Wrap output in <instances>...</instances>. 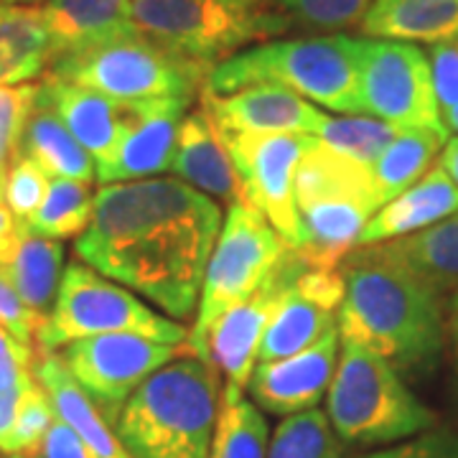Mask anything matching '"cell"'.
Returning a JSON list of instances; mask_svg holds the SVG:
<instances>
[{"instance_id":"17","label":"cell","mask_w":458,"mask_h":458,"mask_svg":"<svg viewBox=\"0 0 458 458\" xmlns=\"http://www.w3.org/2000/svg\"><path fill=\"white\" fill-rule=\"evenodd\" d=\"M191 102L158 99L143 105H123V132L113 161L98 171L102 183L140 181L171 171L181 120Z\"/></svg>"},{"instance_id":"7","label":"cell","mask_w":458,"mask_h":458,"mask_svg":"<svg viewBox=\"0 0 458 458\" xmlns=\"http://www.w3.org/2000/svg\"><path fill=\"white\" fill-rule=\"evenodd\" d=\"M209 72V66L132 29L89 49L51 59L44 77L82 84L120 105H143L158 99L194 102Z\"/></svg>"},{"instance_id":"9","label":"cell","mask_w":458,"mask_h":458,"mask_svg":"<svg viewBox=\"0 0 458 458\" xmlns=\"http://www.w3.org/2000/svg\"><path fill=\"white\" fill-rule=\"evenodd\" d=\"M288 252L291 247L252 204H229L209 255L197 318L186 336L183 352L207 360V339L216 318L255 293L278 270Z\"/></svg>"},{"instance_id":"12","label":"cell","mask_w":458,"mask_h":458,"mask_svg":"<svg viewBox=\"0 0 458 458\" xmlns=\"http://www.w3.org/2000/svg\"><path fill=\"white\" fill-rule=\"evenodd\" d=\"M183 352V344H164L140 334H102L66 344L62 361L66 372L114 426L131 394Z\"/></svg>"},{"instance_id":"19","label":"cell","mask_w":458,"mask_h":458,"mask_svg":"<svg viewBox=\"0 0 458 458\" xmlns=\"http://www.w3.org/2000/svg\"><path fill=\"white\" fill-rule=\"evenodd\" d=\"M171 171L176 174V179L207 197L225 199L227 204L245 201L242 181L229 156L225 135L204 105L186 113L181 120Z\"/></svg>"},{"instance_id":"28","label":"cell","mask_w":458,"mask_h":458,"mask_svg":"<svg viewBox=\"0 0 458 458\" xmlns=\"http://www.w3.org/2000/svg\"><path fill=\"white\" fill-rule=\"evenodd\" d=\"M51 41L41 8L3 5L0 8V87L29 84L47 74Z\"/></svg>"},{"instance_id":"24","label":"cell","mask_w":458,"mask_h":458,"mask_svg":"<svg viewBox=\"0 0 458 458\" xmlns=\"http://www.w3.org/2000/svg\"><path fill=\"white\" fill-rule=\"evenodd\" d=\"M360 31L405 44L451 41L458 38V0H372Z\"/></svg>"},{"instance_id":"15","label":"cell","mask_w":458,"mask_h":458,"mask_svg":"<svg viewBox=\"0 0 458 458\" xmlns=\"http://www.w3.org/2000/svg\"><path fill=\"white\" fill-rule=\"evenodd\" d=\"M344 298L339 267L306 265L273 313L262 336L258 361H273L309 349L331 328H336V311Z\"/></svg>"},{"instance_id":"40","label":"cell","mask_w":458,"mask_h":458,"mask_svg":"<svg viewBox=\"0 0 458 458\" xmlns=\"http://www.w3.org/2000/svg\"><path fill=\"white\" fill-rule=\"evenodd\" d=\"M428 62L441 114L448 113L458 107V38L433 44L428 51Z\"/></svg>"},{"instance_id":"5","label":"cell","mask_w":458,"mask_h":458,"mask_svg":"<svg viewBox=\"0 0 458 458\" xmlns=\"http://www.w3.org/2000/svg\"><path fill=\"white\" fill-rule=\"evenodd\" d=\"M379 199L372 168L352 161L316 135L295 171V212L303 242L295 250L313 267H339L360 247Z\"/></svg>"},{"instance_id":"20","label":"cell","mask_w":458,"mask_h":458,"mask_svg":"<svg viewBox=\"0 0 458 458\" xmlns=\"http://www.w3.org/2000/svg\"><path fill=\"white\" fill-rule=\"evenodd\" d=\"M38 99H44L62 117L66 131L92 156L95 168L102 171L113 161L114 148L123 132V105L87 89L82 84L44 77L38 84Z\"/></svg>"},{"instance_id":"16","label":"cell","mask_w":458,"mask_h":458,"mask_svg":"<svg viewBox=\"0 0 458 458\" xmlns=\"http://www.w3.org/2000/svg\"><path fill=\"white\" fill-rule=\"evenodd\" d=\"M339 328H331L318 342L298 354L258 361L247 385L252 403L280 418L313 410L328 393L339 361Z\"/></svg>"},{"instance_id":"1","label":"cell","mask_w":458,"mask_h":458,"mask_svg":"<svg viewBox=\"0 0 458 458\" xmlns=\"http://www.w3.org/2000/svg\"><path fill=\"white\" fill-rule=\"evenodd\" d=\"M222 207L181 179L102 183L92 222L74 242L99 276L140 293L174 321L199 309Z\"/></svg>"},{"instance_id":"47","label":"cell","mask_w":458,"mask_h":458,"mask_svg":"<svg viewBox=\"0 0 458 458\" xmlns=\"http://www.w3.org/2000/svg\"><path fill=\"white\" fill-rule=\"evenodd\" d=\"M5 3H11V5H29V3H38V0H5Z\"/></svg>"},{"instance_id":"35","label":"cell","mask_w":458,"mask_h":458,"mask_svg":"<svg viewBox=\"0 0 458 458\" xmlns=\"http://www.w3.org/2000/svg\"><path fill=\"white\" fill-rule=\"evenodd\" d=\"M283 8L295 23L318 31H342L360 26L372 0H270Z\"/></svg>"},{"instance_id":"34","label":"cell","mask_w":458,"mask_h":458,"mask_svg":"<svg viewBox=\"0 0 458 458\" xmlns=\"http://www.w3.org/2000/svg\"><path fill=\"white\" fill-rule=\"evenodd\" d=\"M38 84H16L0 87V201L5 191V179L11 165L21 156V140L26 123L36 107Z\"/></svg>"},{"instance_id":"23","label":"cell","mask_w":458,"mask_h":458,"mask_svg":"<svg viewBox=\"0 0 458 458\" xmlns=\"http://www.w3.org/2000/svg\"><path fill=\"white\" fill-rule=\"evenodd\" d=\"M36 379L47 390L51 405L56 410V418H62L66 426H72L84 443L98 454V458H132V454L120 441L107 418L98 410V405L84 394V390L74 382V377L66 372L64 361L56 352H44L36 357Z\"/></svg>"},{"instance_id":"11","label":"cell","mask_w":458,"mask_h":458,"mask_svg":"<svg viewBox=\"0 0 458 458\" xmlns=\"http://www.w3.org/2000/svg\"><path fill=\"white\" fill-rule=\"evenodd\" d=\"M360 89L364 113L403 131H436L448 135L433 92L428 54L415 44L361 38Z\"/></svg>"},{"instance_id":"18","label":"cell","mask_w":458,"mask_h":458,"mask_svg":"<svg viewBox=\"0 0 458 458\" xmlns=\"http://www.w3.org/2000/svg\"><path fill=\"white\" fill-rule=\"evenodd\" d=\"M201 105L222 132H295L316 135L321 110L280 84H250L232 95L201 89Z\"/></svg>"},{"instance_id":"21","label":"cell","mask_w":458,"mask_h":458,"mask_svg":"<svg viewBox=\"0 0 458 458\" xmlns=\"http://www.w3.org/2000/svg\"><path fill=\"white\" fill-rule=\"evenodd\" d=\"M458 212V186L441 164L418 179L400 197L379 207L361 232L360 247L408 237Z\"/></svg>"},{"instance_id":"45","label":"cell","mask_w":458,"mask_h":458,"mask_svg":"<svg viewBox=\"0 0 458 458\" xmlns=\"http://www.w3.org/2000/svg\"><path fill=\"white\" fill-rule=\"evenodd\" d=\"M438 164L448 171V176L456 181L458 186V135L456 138H448V143L443 146L441 156H438Z\"/></svg>"},{"instance_id":"27","label":"cell","mask_w":458,"mask_h":458,"mask_svg":"<svg viewBox=\"0 0 458 458\" xmlns=\"http://www.w3.org/2000/svg\"><path fill=\"white\" fill-rule=\"evenodd\" d=\"M21 156L38 165L49 179H74L92 183L98 168L92 156L80 146V140L66 131L62 117L36 95V107L26 123Z\"/></svg>"},{"instance_id":"41","label":"cell","mask_w":458,"mask_h":458,"mask_svg":"<svg viewBox=\"0 0 458 458\" xmlns=\"http://www.w3.org/2000/svg\"><path fill=\"white\" fill-rule=\"evenodd\" d=\"M38 451H41V458H98V454L84 443L82 436L72 426H66L62 418L54 420Z\"/></svg>"},{"instance_id":"22","label":"cell","mask_w":458,"mask_h":458,"mask_svg":"<svg viewBox=\"0 0 458 458\" xmlns=\"http://www.w3.org/2000/svg\"><path fill=\"white\" fill-rule=\"evenodd\" d=\"M41 16L49 31L51 59L89 49L135 29L131 0H47Z\"/></svg>"},{"instance_id":"39","label":"cell","mask_w":458,"mask_h":458,"mask_svg":"<svg viewBox=\"0 0 458 458\" xmlns=\"http://www.w3.org/2000/svg\"><path fill=\"white\" fill-rule=\"evenodd\" d=\"M41 324H44V316H38L23 303V298L11 285L8 276L0 270V327L11 331L18 342L36 349V336H38Z\"/></svg>"},{"instance_id":"38","label":"cell","mask_w":458,"mask_h":458,"mask_svg":"<svg viewBox=\"0 0 458 458\" xmlns=\"http://www.w3.org/2000/svg\"><path fill=\"white\" fill-rule=\"evenodd\" d=\"M360 458H458V433L445 428H433L423 436L394 443Z\"/></svg>"},{"instance_id":"32","label":"cell","mask_w":458,"mask_h":458,"mask_svg":"<svg viewBox=\"0 0 458 458\" xmlns=\"http://www.w3.org/2000/svg\"><path fill=\"white\" fill-rule=\"evenodd\" d=\"M400 131L403 128L372 114H321L316 138L352 161L372 168Z\"/></svg>"},{"instance_id":"8","label":"cell","mask_w":458,"mask_h":458,"mask_svg":"<svg viewBox=\"0 0 458 458\" xmlns=\"http://www.w3.org/2000/svg\"><path fill=\"white\" fill-rule=\"evenodd\" d=\"M131 13L138 31L209 69L295 26L270 0H131Z\"/></svg>"},{"instance_id":"14","label":"cell","mask_w":458,"mask_h":458,"mask_svg":"<svg viewBox=\"0 0 458 458\" xmlns=\"http://www.w3.org/2000/svg\"><path fill=\"white\" fill-rule=\"evenodd\" d=\"M303 267L306 262L301 260L295 250H291L285 260L278 265V270L265 280L255 293L234 303L229 311L216 318L207 339V360L227 377V385L247 390L252 369L258 364L267 324L288 291V285Z\"/></svg>"},{"instance_id":"4","label":"cell","mask_w":458,"mask_h":458,"mask_svg":"<svg viewBox=\"0 0 458 458\" xmlns=\"http://www.w3.org/2000/svg\"><path fill=\"white\" fill-rule=\"evenodd\" d=\"M360 44L361 38L344 33L265 41L219 62L204 89L232 95L250 84H280L334 113L364 114Z\"/></svg>"},{"instance_id":"31","label":"cell","mask_w":458,"mask_h":458,"mask_svg":"<svg viewBox=\"0 0 458 458\" xmlns=\"http://www.w3.org/2000/svg\"><path fill=\"white\" fill-rule=\"evenodd\" d=\"M95 194L89 183L74 179H51L47 199L41 201L38 212L26 222V227L49 237V240H72L80 237L92 222Z\"/></svg>"},{"instance_id":"46","label":"cell","mask_w":458,"mask_h":458,"mask_svg":"<svg viewBox=\"0 0 458 458\" xmlns=\"http://www.w3.org/2000/svg\"><path fill=\"white\" fill-rule=\"evenodd\" d=\"M443 123H445V128H448V131H454L458 135V107L448 110V113H443Z\"/></svg>"},{"instance_id":"33","label":"cell","mask_w":458,"mask_h":458,"mask_svg":"<svg viewBox=\"0 0 458 458\" xmlns=\"http://www.w3.org/2000/svg\"><path fill=\"white\" fill-rule=\"evenodd\" d=\"M267 458H346V454L327 412L313 408L280 420L267 443Z\"/></svg>"},{"instance_id":"10","label":"cell","mask_w":458,"mask_h":458,"mask_svg":"<svg viewBox=\"0 0 458 458\" xmlns=\"http://www.w3.org/2000/svg\"><path fill=\"white\" fill-rule=\"evenodd\" d=\"M102 334H140L179 346L189 336L179 321L153 311L125 285L99 276L84 262H72L64 267L56 301L38 328L36 349L38 354L56 352L77 339Z\"/></svg>"},{"instance_id":"29","label":"cell","mask_w":458,"mask_h":458,"mask_svg":"<svg viewBox=\"0 0 458 458\" xmlns=\"http://www.w3.org/2000/svg\"><path fill=\"white\" fill-rule=\"evenodd\" d=\"M448 135L436 131H400L385 153L372 165L379 207L400 197L418 179H423L436 165Z\"/></svg>"},{"instance_id":"30","label":"cell","mask_w":458,"mask_h":458,"mask_svg":"<svg viewBox=\"0 0 458 458\" xmlns=\"http://www.w3.org/2000/svg\"><path fill=\"white\" fill-rule=\"evenodd\" d=\"M267 423L245 390L225 385L209 458H267Z\"/></svg>"},{"instance_id":"3","label":"cell","mask_w":458,"mask_h":458,"mask_svg":"<svg viewBox=\"0 0 458 458\" xmlns=\"http://www.w3.org/2000/svg\"><path fill=\"white\" fill-rule=\"evenodd\" d=\"M219 375L209 360L181 354L148 377L114 423L132 458H209L225 390Z\"/></svg>"},{"instance_id":"49","label":"cell","mask_w":458,"mask_h":458,"mask_svg":"<svg viewBox=\"0 0 458 458\" xmlns=\"http://www.w3.org/2000/svg\"><path fill=\"white\" fill-rule=\"evenodd\" d=\"M0 8H3V3H0Z\"/></svg>"},{"instance_id":"6","label":"cell","mask_w":458,"mask_h":458,"mask_svg":"<svg viewBox=\"0 0 458 458\" xmlns=\"http://www.w3.org/2000/svg\"><path fill=\"white\" fill-rule=\"evenodd\" d=\"M327 418L349 445H394L438 428V415L375 352L342 344L327 393Z\"/></svg>"},{"instance_id":"2","label":"cell","mask_w":458,"mask_h":458,"mask_svg":"<svg viewBox=\"0 0 458 458\" xmlns=\"http://www.w3.org/2000/svg\"><path fill=\"white\" fill-rule=\"evenodd\" d=\"M344 298L336 311L342 342L387 360L397 372L423 369L445 346L443 301L394 262L382 245L352 250L339 265Z\"/></svg>"},{"instance_id":"42","label":"cell","mask_w":458,"mask_h":458,"mask_svg":"<svg viewBox=\"0 0 458 458\" xmlns=\"http://www.w3.org/2000/svg\"><path fill=\"white\" fill-rule=\"evenodd\" d=\"M36 385L33 379L31 385L26 387H13V390H0V451L8 454V445H11V436H13V428H16L18 412H21V403L26 393Z\"/></svg>"},{"instance_id":"48","label":"cell","mask_w":458,"mask_h":458,"mask_svg":"<svg viewBox=\"0 0 458 458\" xmlns=\"http://www.w3.org/2000/svg\"><path fill=\"white\" fill-rule=\"evenodd\" d=\"M11 458H36V456H31V454H18V456H11Z\"/></svg>"},{"instance_id":"26","label":"cell","mask_w":458,"mask_h":458,"mask_svg":"<svg viewBox=\"0 0 458 458\" xmlns=\"http://www.w3.org/2000/svg\"><path fill=\"white\" fill-rule=\"evenodd\" d=\"M23 303L38 316H49L64 276V245L21 227L11 255L0 265Z\"/></svg>"},{"instance_id":"44","label":"cell","mask_w":458,"mask_h":458,"mask_svg":"<svg viewBox=\"0 0 458 458\" xmlns=\"http://www.w3.org/2000/svg\"><path fill=\"white\" fill-rule=\"evenodd\" d=\"M443 311H445V346L458 372V293L451 295L448 303H443Z\"/></svg>"},{"instance_id":"43","label":"cell","mask_w":458,"mask_h":458,"mask_svg":"<svg viewBox=\"0 0 458 458\" xmlns=\"http://www.w3.org/2000/svg\"><path fill=\"white\" fill-rule=\"evenodd\" d=\"M21 222H18L13 212L8 209L5 201H0V265L5 262V258L11 255V250L16 245L18 232H21Z\"/></svg>"},{"instance_id":"13","label":"cell","mask_w":458,"mask_h":458,"mask_svg":"<svg viewBox=\"0 0 458 458\" xmlns=\"http://www.w3.org/2000/svg\"><path fill=\"white\" fill-rule=\"evenodd\" d=\"M242 181L245 201L270 222L283 242L298 250L303 242L295 212V171L313 135L295 132H222Z\"/></svg>"},{"instance_id":"36","label":"cell","mask_w":458,"mask_h":458,"mask_svg":"<svg viewBox=\"0 0 458 458\" xmlns=\"http://www.w3.org/2000/svg\"><path fill=\"white\" fill-rule=\"evenodd\" d=\"M51 179L38 168V165L29 161L26 156H18L8 179H5V191H3V201L8 204V209L13 212L21 225H26L33 214L38 212L41 201L47 199Z\"/></svg>"},{"instance_id":"37","label":"cell","mask_w":458,"mask_h":458,"mask_svg":"<svg viewBox=\"0 0 458 458\" xmlns=\"http://www.w3.org/2000/svg\"><path fill=\"white\" fill-rule=\"evenodd\" d=\"M54 420H56V410L51 405L47 390L36 379V385L26 393L23 403H21V412H18L16 428H13L11 445H8V456L38 451V445L44 441V436L49 433V428L54 426Z\"/></svg>"},{"instance_id":"25","label":"cell","mask_w":458,"mask_h":458,"mask_svg":"<svg viewBox=\"0 0 458 458\" xmlns=\"http://www.w3.org/2000/svg\"><path fill=\"white\" fill-rule=\"evenodd\" d=\"M379 245L441 301L458 293V212L415 234Z\"/></svg>"}]
</instances>
